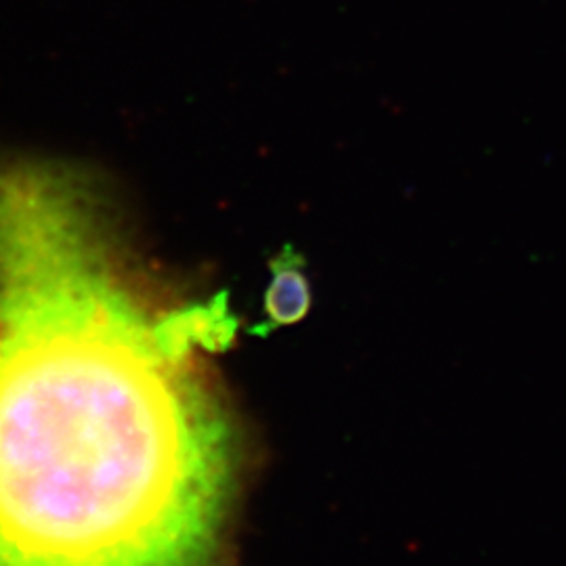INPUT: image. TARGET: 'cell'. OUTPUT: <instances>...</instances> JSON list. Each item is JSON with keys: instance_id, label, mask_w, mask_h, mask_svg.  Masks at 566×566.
Masks as SVG:
<instances>
[{"instance_id": "1", "label": "cell", "mask_w": 566, "mask_h": 566, "mask_svg": "<svg viewBox=\"0 0 566 566\" xmlns=\"http://www.w3.org/2000/svg\"><path fill=\"white\" fill-rule=\"evenodd\" d=\"M227 294L163 306L97 185L0 166V566H224L240 443L196 348Z\"/></svg>"}, {"instance_id": "2", "label": "cell", "mask_w": 566, "mask_h": 566, "mask_svg": "<svg viewBox=\"0 0 566 566\" xmlns=\"http://www.w3.org/2000/svg\"><path fill=\"white\" fill-rule=\"evenodd\" d=\"M271 283L264 292V319L250 327V334L269 338L280 327L298 324L311 311L313 290L306 275V261L290 243L271 259Z\"/></svg>"}]
</instances>
